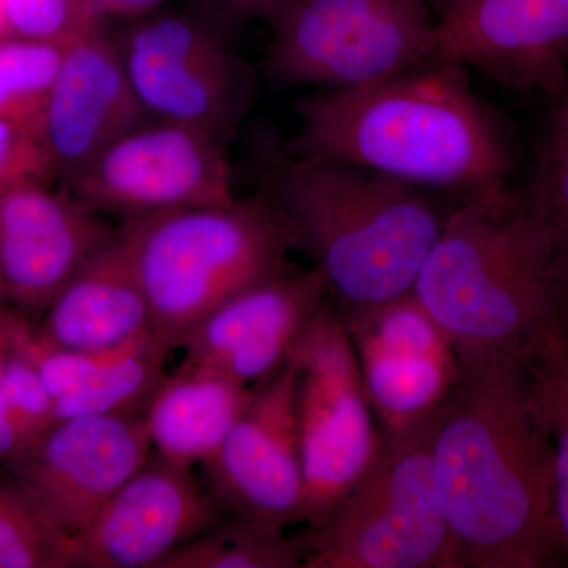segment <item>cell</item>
Here are the masks:
<instances>
[{
  "label": "cell",
  "mask_w": 568,
  "mask_h": 568,
  "mask_svg": "<svg viewBox=\"0 0 568 568\" xmlns=\"http://www.w3.org/2000/svg\"><path fill=\"white\" fill-rule=\"evenodd\" d=\"M301 2L302 0H203L205 9L222 24L264 21L271 29Z\"/></svg>",
  "instance_id": "29"
},
{
  "label": "cell",
  "mask_w": 568,
  "mask_h": 568,
  "mask_svg": "<svg viewBox=\"0 0 568 568\" xmlns=\"http://www.w3.org/2000/svg\"><path fill=\"white\" fill-rule=\"evenodd\" d=\"M257 190L320 268L339 312L413 293L452 209L429 192L357 164L293 155L261 141Z\"/></svg>",
  "instance_id": "4"
},
{
  "label": "cell",
  "mask_w": 568,
  "mask_h": 568,
  "mask_svg": "<svg viewBox=\"0 0 568 568\" xmlns=\"http://www.w3.org/2000/svg\"><path fill=\"white\" fill-rule=\"evenodd\" d=\"M297 364L254 388L222 446L203 463V485L226 514L283 526L302 523L305 476L298 436Z\"/></svg>",
  "instance_id": "13"
},
{
  "label": "cell",
  "mask_w": 568,
  "mask_h": 568,
  "mask_svg": "<svg viewBox=\"0 0 568 568\" xmlns=\"http://www.w3.org/2000/svg\"><path fill=\"white\" fill-rule=\"evenodd\" d=\"M13 407L0 394V466L6 467L36 443Z\"/></svg>",
  "instance_id": "30"
},
{
  "label": "cell",
  "mask_w": 568,
  "mask_h": 568,
  "mask_svg": "<svg viewBox=\"0 0 568 568\" xmlns=\"http://www.w3.org/2000/svg\"><path fill=\"white\" fill-rule=\"evenodd\" d=\"M320 268L274 276L215 310L183 343L182 364L245 387L274 377L328 302Z\"/></svg>",
  "instance_id": "16"
},
{
  "label": "cell",
  "mask_w": 568,
  "mask_h": 568,
  "mask_svg": "<svg viewBox=\"0 0 568 568\" xmlns=\"http://www.w3.org/2000/svg\"><path fill=\"white\" fill-rule=\"evenodd\" d=\"M437 18L425 0H302L264 52L282 88L351 89L436 59Z\"/></svg>",
  "instance_id": "7"
},
{
  "label": "cell",
  "mask_w": 568,
  "mask_h": 568,
  "mask_svg": "<svg viewBox=\"0 0 568 568\" xmlns=\"http://www.w3.org/2000/svg\"><path fill=\"white\" fill-rule=\"evenodd\" d=\"M254 388L209 369L179 365L163 377L145 407L153 454L179 466L203 465L252 402Z\"/></svg>",
  "instance_id": "20"
},
{
  "label": "cell",
  "mask_w": 568,
  "mask_h": 568,
  "mask_svg": "<svg viewBox=\"0 0 568 568\" xmlns=\"http://www.w3.org/2000/svg\"><path fill=\"white\" fill-rule=\"evenodd\" d=\"M526 364L551 439L555 517L568 556V316L545 336Z\"/></svg>",
  "instance_id": "24"
},
{
  "label": "cell",
  "mask_w": 568,
  "mask_h": 568,
  "mask_svg": "<svg viewBox=\"0 0 568 568\" xmlns=\"http://www.w3.org/2000/svg\"><path fill=\"white\" fill-rule=\"evenodd\" d=\"M151 313L168 349L248 287L293 271L295 235L272 201L256 193L230 204L178 209L121 224Z\"/></svg>",
  "instance_id": "5"
},
{
  "label": "cell",
  "mask_w": 568,
  "mask_h": 568,
  "mask_svg": "<svg viewBox=\"0 0 568 568\" xmlns=\"http://www.w3.org/2000/svg\"><path fill=\"white\" fill-rule=\"evenodd\" d=\"M171 353L152 334L142 336L123 347L80 387L54 399V420L144 414L166 376L164 366Z\"/></svg>",
  "instance_id": "22"
},
{
  "label": "cell",
  "mask_w": 568,
  "mask_h": 568,
  "mask_svg": "<svg viewBox=\"0 0 568 568\" xmlns=\"http://www.w3.org/2000/svg\"><path fill=\"white\" fill-rule=\"evenodd\" d=\"M166 0H93L100 17L119 18V20H138V18L162 10Z\"/></svg>",
  "instance_id": "31"
},
{
  "label": "cell",
  "mask_w": 568,
  "mask_h": 568,
  "mask_svg": "<svg viewBox=\"0 0 568 568\" xmlns=\"http://www.w3.org/2000/svg\"><path fill=\"white\" fill-rule=\"evenodd\" d=\"M462 366L433 437L459 566H559L567 552L552 500L555 455L528 364Z\"/></svg>",
  "instance_id": "1"
},
{
  "label": "cell",
  "mask_w": 568,
  "mask_h": 568,
  "mask_svg": "<svg viewBox=\"0 0 568 568\" xmlns=\"http://www.w3.org/2000/svg\"><path fill=\"white\" fill-rule=\"evenodd\" d=\"M65 544L28 491L0 474V568H65Z\"/></svg>",
  "instance_id": "25"
},
{
  "label": "cell",
  "mask_w": 568,
  "mask_h": 568,
  "mask_svg": "<svg viewBox=\"0 0 568 568\" xmlns=\"http://www.w3.org/2000/svg\"><path fill=\"white\" fill-rule=\"evenodd\" d=\"M148 121L104 26L63 47L39 118L55 182L65 185L111 142Z\"/></svg>",
  "instance_id": "18"
},
{
  "label": "cell",
  "mask_w": 568,
  "mask_h": 568,
  "mask_svg": "<svg viewBox=\"0 0 568 568\" xmlns=\"http://www.w3.org/2000/svg\"><path fill=\"white\" fill-rule=\"evenodd\" d=\"M226 144L204 130L152 119L111 142L63 192L122 222L230 204L237 197Z\"/></svg>",
  "instance_id": "10"
},
{
  "label": "cell",
  "mask_w": 568,
  "mask_h": 568,
  "mask_svg": "<svg viewBox=\"0 0 568 568\" xmlns=\"http://www.w3.org/2000/svg\"><path fill=\"white\" fill-rule=\"evenodd\" d=\"M33 182H55L39 121L0 119V193Z\"/></svg>",
  "instance_id": "28"
},
{
  "label": "cell",
  "mask_w": 568,
  "mask_h": 568,
  "mask_svg": "<svg viewBox=\"0 0 568 568\" xmlns=\"http://www.w3.org/2000/svg\"><path fill=\"white\" fill-rule=\"evenodd\" d=\"M67 349H118L152 334L151 313L122 227L74 272L36 325Z\"/></svg>",
  "instance_id": "19"
},
{
  "label": "cell",
  "mask_w": 568,
  "mask_h": 568,
  "mask_svg": "<svg viewBox=\"0 0 568 568\" xmlns=\"http://www.w3.org/2000/svg\"><path fill=\"white\" fill-rule=\"evenodd\" d=\"M338 313L381 432L395 435L435 416L463 366L416 295Z\"/></svg>",
  "instance_id": "12"
},
{
  "label": "cell",
  "mask_w": 568,
  "mask_h": 568,
  "mask_svg": "<svg viewBox=\"0 0 568 568\" xmlns=\"http://www.w3.org/2000/svg\"><path fill=\"white\" fill-rule=\"evenodd\" d=\"M152 457L144 414L70 417L3 469L69 540Z\"/></svg>",
  "instance_id": "11"
},
{
  "label": "cell",
  "mask_w": 568,
  "mask_h": 568,
  "mask_svg": "<svg viewBox=\"0 0 568 568\" xmlns=\"http://www.w3.org/2000/svg\"><path fill=\"white\" fill-rule=\"evenodd\" d=\"M304 537L291 538L286 526L245 514H226L201 536L183 544L156 568L304 567Z\"/></svg>",
  "instance_id": "21"
},
{
  "label": "cell",
  "mask_w": 568,
  "mask_h": 568,
  "mask_svg": "<svg viewBox=\"0 0 568 568\" xmlns=\"http://www.w3.org/2000/svg\"><path fill=\"white\" fill-rule=\"evenodd\" d=\"M436 414L383 433L372 465L317 528L304 568H462L433 466Z\"/></svg>",
  "instance_id": "6"
},
{
  "label": "cell",
  "mask_w": 568,
  "mask_h": 568,
  "mask_svg": "<svg viewBox=\"0 0 568 568\" xmlns=\"http://www.w3.org/2000/svg\"><path fill=\"white\" fill-rule=\"evenodd\" d=\"M298 436L305 476L302 523L323 525L364 476L383 433L373 422L349 335L331 302L295 347Z\"/></svg>",
  "instance_id": "9"
},
{
  "label": "cell",
  "mask_w": 568,
  "mask_h": 568,
  "mask_svg": "<svg viewBox=\"0 0 568 568\" xmlns=\"http://www.w3.org/2000/svg\"><path fill=\"white\" fill-rule=\"evenodd\" d=\"M436 59L556 99L568 88V0H458L437 20Z\"/></svg>",
  "instance_id": "15"
},
{
  "label": "cell",
  "mask_w": 568,
  "mask_h": 568,
  "mask_svg": "<svg viewBox=\"0 0 568 568\" xmlns=\"http://www.w3.org/2000/svg\"><path fill=\"white\" fill-rule=\"evenodd\" d=\"M114 41L149 118L227 142L252 110V70L211 22L159 10L129 21Z\"/></svg>",
  "instance_id": "8"
},
{
  "label": "cell",
  "mask_w": 568,
  "mask_h": 568,
  "mask_svg": "<svg viewBox=\"0 0 568 568\" xmlns=\"http://www.w3.org/2000/svg\"><path fill=\"white\" fill-rule=\"evenodd\" d=\"M224 515L193 467L153 454L91 523L67 540L65 568H156Z\"/></svg>",
  "instance_id": "14"
},
{
  "label": "cell",
  "mask_w": 568,
  "mask_h": 568,
  "mask_svg": "<svg viewBox=\"0 0 568 568\" xmlns=\"http://www.w3.org/2000/svg\"><path fill=\"white\" fill-rule=\"evenodd\" d=\"M93 0H0V36L65 47L102 28Z\"/></svg>",
  "instance_id": "27"
},
{
  "label": "cell",
  "mask_w": 568,
  "mask_h": 568,
  "mask_svg": "<svg viewBox=\"0 0 568 568\" xmlns=\"http://www.w3.org/2000/svg\"><path fill=\"white\" fill-rule=\"evenodd\" d=\"M24 317L26 315L11 306L0 310V383L17 353L18 335Z\"/></svg>",
  "instance_id": "32"
},
{
  "label": "cell",
  "mask_w": 568,
  "mask_h": 568,
  "mask_svg": "<svg viewBox=\"0 0 568 568\" xmlns=\"http://www.w3.org/2000/svg\"><path fill=\"white\" fill-rule=\"evenodd\" d=\"M63 47L0 36V119L39 121Z\"/></svg>",
  "instance_id": "26"
},
{
  "label": "cell",
  "mask_w": 568,
  "mask_h": 568,
  "mask_svg": "<svg viewBox=\"0 0 568 568\" xmlns=\"http://www.w3.org/2000/svg\"><path fill=\"white\" fill-rule=\"evenodd\" d=\"M536 152V173L526 186L547 230L556 274L568 302V88L556 97Z\"/></svg>",
  "instance_id": "23"
},
{
  "label": "cell",
  "mask_w": 568,
  "mask_h": 568,
  "mask_svg": "<svg viewBox=\"0 0 568 568\" xmlns=\"http://www.w3.org/2000/svg\"><path fill=\"white\" fill-rule=\"evenodd\" d=\"M103 215L50 183L0 193V283L7 305L43 316L52 298L115 234Z\"/></svg>",
  "instance_id": "17"
},
{
  "label": "cell",
  "mask_w": 568,
  "mask_h": 568,
  "mask_svg": "<svg viewBox=\"0 0 568 568\" xmlns=\"http://www.w3.org/2000/svg\"><path fill=\"white\" fill-rule=\"evenodd\" d=\"M284 151L338 160L473 200L508 185L517 144L478 97L469 69L435 61L375 84L320 89L295 100Z\"/></svg>",
  "instance_id": "2"
},
{
  "label": "cell",
  "mask_w": 568,
  "mask_h": 568,
  "mask_svg": "<svg viewBox=\"0 0 568 568\" xmlns=\"http://www.w3.org/2000/svg\"><path fill=\"white\" fill-rule=\"evenodd\" d=\"M413 293L462 365L526 362L568 316L547 230L510 185L452 209Z\"/></svg>",
  "instance_id": "3"
},
{
  "label": "cell",
  "mask_w": 568,
  "mask_h": 568,
  "mask_svg": "<svg viewBox=\"0 0 568 568\" xmlns=\"http://www.w3.org/2000/svg\"><path fill=\"white\" fill-rule=\"evenodd\" d=\"M425 2L428 3L429 9L435 13L437 20H440L444 14L450 11L452 7H454L458 0H425Z\"/></svg>",
  "instance_id": "33"
},
{
  "label": "cell",
  "mask_w": 568,
  "mask_h": 568,
  "mask_svg": "<svg viewBox=\"0 0 568 568\" xmlns=\"http://www.w3.org/2000/svg\"><path fill=\"white\" fill-rule=\"evenodd\" d=\"M6 306H9V305H7L6 295H3V290H2V283H0V310L6 308Z\"/></svg>",
  "instance_id": "34"
}]
</instances>
